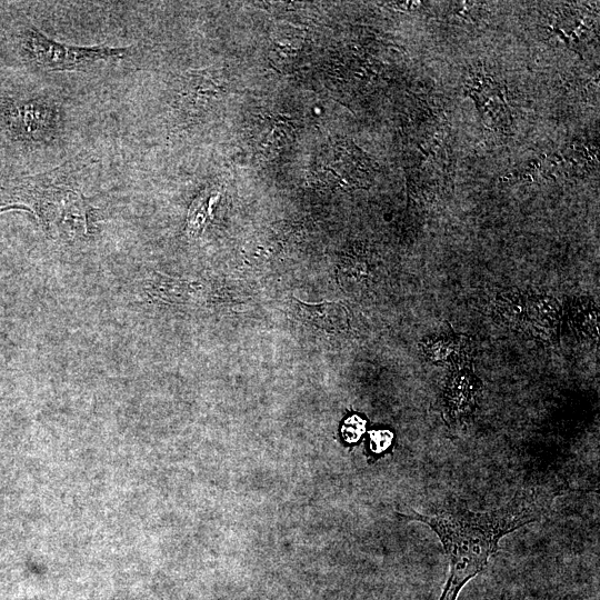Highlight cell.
I'll use <instances>...</instances> for the list:
<instances>
[{
	"instance_id": "2",
	"label": "cell",
	"mask_w": 600,
	"mask_h": 600,
	"mask_svg": "<svg viewBox=\"0 0 600 600\" xmlns=\"http://www.w3.org/2000/svg\"><path fill=\"white\" fill-rule=\"evenodd\" d=\"M23 44L40 67L50 71L84 69L98 61L121 59L124 48L77 47L56 42L31 27L24 32Z\"/></svg>"
},
{
	"instance_id": "8",
	"label": "cell",
	"mask_w": 600,
	"mask_h": 600,
	"mask_svg": "<svg viewBox=\"0 0 600 600\" xmlns=\"http://www.w3.org/2000/svg\"><path fill=\"white\" fill-rule=\"evenodd\" d=\"M572 327L578 333L597 336L598 310L590 300H576L570 309Z\"/></svg>"
},
{
	"instance_id": "6",
	"label": "cell",
	"mask_w": 600,
	"mask_h": 600,
	"mask_svg": "<svg viewBox=\"0 0 600 600\" xmlns=\"http://www.w3.org/2000/svg\"><path fill=\"white\" fill-rule=\"evenodd\" d=\"M560 307L548 296L524 293V306L519 332L543 341L553 340L559 331Z\"/></svg>"
},
{
	"instance_id": "11",
	"label": "cell",
	"mask_w": 600,
	"mask_h": 600,
	"mask_svg": "<svg viewBox=\"0 0 600 600\" xmlns=\"http://www.w3.org/2000/svg\"><path fill=\"white\" fill-rule=\"evenodd\" d=\"M393 434L389 430H373L370 432V448L374 453H381L389 448Z\"/></svg>"
},
{
	"instance_id": "7",
	"label": "cell",
	"mask_w": 600,
	"mask_h": 600,
	"mask_svg": "<svg viewBox=\"0 0 600 600\" xmlns=\"http://www.w3.org/2000/svg\"><path fill=\"white\" fill-rule=\"evenodd\" d=\"M426 359L437 364H449L453 369L470 364L471 338L456 333H440L426 338L421 343Z\"/></svg>"
},
{
	"instance_id": "10",
	"label": "cell",
	"mask_w": 600,
	"mask_h": 600,
	"mask_svg": "<svg viewBox=\"0 0 600 600\" xmlns=\"http://www.w3.org/2000/svg\"><path fill=\"white\" fill-rule=\"evenodd\" d=\"M366 431V420L358 414L348 417L342 427L341 434L346 442L354 443Z\"/></svg>"
},
{
	"instance_id": "9",
	"label": "cell",
	"mask_w": 600,
	"mask_h": 600,
	"mask_svg": "<svg viewBox=\"0 0 600 600\" xmlns=\"http://www.w3.org/2000/svg\"><path fill=\"white\" fill-rule=\"evenodd\" d=\"M214 200L212 193H201L192 202L188 214V232L191 237H197L203 231Z\"/></svg>"
},
{
	"instance_id": "4",
	"label": "cell",
	"mask_w": 600,
	"mask_h": 600,
	"mask_svg": "<svg viewBox=\"0 0 600 600\" xmlns=\"http://www.w3.org/2000/svg\"><path fill=\"white\" fill-rule=\"evenodd\" d=\"M481 382L470 364L456 368L444 386L442 393L443 419L448 424H461L473 414Z\"/></svg>"
},
{
	"instance_id": "5",
	"label": "cell",
	"mask_w": 600,
	"mask_h": 600,
	"mask_svg": "<svg viewBox=\"0 0 600 600\" xmlns=\"http://www.w3.org/2000/svg\"><path fill=\"white\" fill-rule=\"evenodd\" d=\"M8 121L12 130L29 140H44L54 133L59 112L49 101L33 100L21 104H11L8 109Z\"/></svg>"
},
{
	"instance_id": "3",
	"label": "cell",
	"mask_w": 600,
	"mask_h": 600,
	"mask_svg": "<svg viewBox=\"0 0 600 600\" xmlns=\"http://www.w3.org/2000/svg\"><path fill=\"white\" fill-rule=\"evenodd\" d=\"M317 174L336 188H358L369 180L370 167L360 150L344 142L327 149L319 161Z\"/></svg>"
},
{
	"instance_id": "1",
	"label": "cell",
	"mask_w": 600,
	"mask_h": 600,
	"mask_svg": "<svg viewBox=\"0 0 600 600\" xmlns=\"http://www.w3.org/2000/svg\"><path fill=\"white\" fill-rule=\"evenodd\" d=\"M546 497L538 491L516 496L504 507L476 512L450 506L431 513H399L429 526L440 539L449 560V576L438 600H457L463 586L482 572L499 550V541L519 528L539 521Z\"/></svg>"
}]
</instances>
